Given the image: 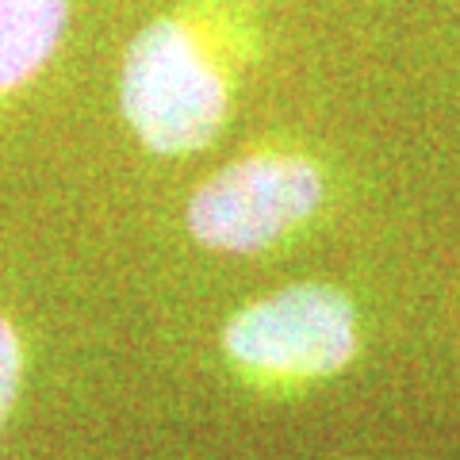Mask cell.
Returning <instances> with one entry per match:
<instances>
[{
  "label": "cell",
  "instance_id": "6da1fadb",
  "mask_svg": "<svg viewBox=\"0 0 460 460\" xmlns=\"http://www.w3.org/2000/svg\"><path fill=\"white\" fill-rule=\"evenodd\" d=\"M257 50L246 4L199 0L150 20L123 50L119 115L154 157H189L226 131Z\"/></svg>",
  "mask_w": 460,
  "mask_h": 460
},
{
  "label": "cell",
  "instance_id": "7a4b0ae2",
  "mask_svg": "<svg viewBox=\"0 0 460 460\" xmlns=\"http://www.w3.org/2000/svg\"><path fill=\"white\" fill-rule=\"evenodd\" d=\"M219 353L250 395L299 399L357 361L361 311L338 284L296 280L230 314L219 330Z\"/></svg>",
  "mask_w": 460,
  "mask_h": 460
},
{
  "label": "cell",
  "instance_id": "3957f363",
  "mask_svg": "<svg viewBox=\"0 0 460 460\" xmlns=\"http://www.w3.org/2000/svg\"><path fill=\"white\" fill-rule=\"evenodd\" d=\"M326 204L323 157L299 142L265 138L196 184L184 204V230L211 253L257 257L304 234Z\"/></svg>",
  "mask_w": 460,
  "mask_h": 460
},
{
  "label": "cell",
  "instance_id": "277c9868",
  "mask_svg": "<svg viewBox=\"0 0 460 460\" xmlns=\"http://www.w3.org/2000/svg\"><path fill=\"white\" fill-rule=\"evenodd\" d=\"M69 27V0H0V100L42 77Z\"/></svg>",
  "mask_w": 460,
  "mask_h": 460
},
{
  "label": "cell",
  "instance_id": "5b68a950",
  "mask_svg": "<svg viewBox=\"0 0 460 460\" xmlns=\"http://www.w3.org/2000/svg\"><path fill=\"white\" fill-rule=\"evenodd\" d=\"M23 380H27V345H23V334L20 326L0 311V434L12 419L20 402V392H23Z\"/></svg>",
  "mask_w": 460,
  "mask_h": 460
}]
</instances>
